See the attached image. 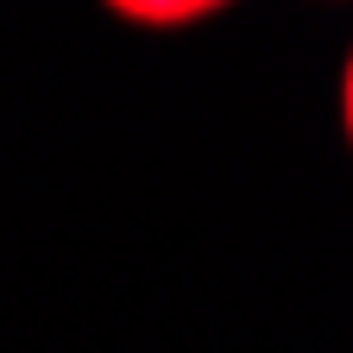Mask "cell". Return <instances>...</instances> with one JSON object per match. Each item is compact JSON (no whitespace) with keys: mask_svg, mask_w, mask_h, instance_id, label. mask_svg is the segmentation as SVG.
Masks as SVG:
<instances>
[{"mask_svg":"<svg viewBox=\"0 0 353 353\" xmlns=\"http://www.w3.org/2000/svg\"><path fill=\"white\" fill-rule=\"evenodd\" d=\"M114 19L126 26H196V19H214V7H196V0H170V7H145V0H120Z\"/></svg>","mask_w":353,"mask_h":353,"instance_id":"obj_1","label":"cell"},{"mask_svg":"<svg viewBox=\"0 0 353 353\" xmlns=\"http://www.w3.org/2000/svg\"><path fill=\"white\" fill-rule=\"evenodd\" d=\"M341 126H347V145H353V51L341 63Z\"/></svg>","mask_w":353,"mask_h":353,"instance_id":"obj_2","label":"cell"}]
</instances>
